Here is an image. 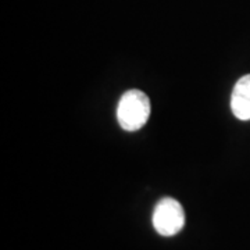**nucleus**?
Wrapping results in <instances>:
<instances>
[{"instance_id":"f257e3e1","label":"nucleus","mask_w":250,"mask_h":250,"mask_svg":"<svg viewBox=\"0 0 250 250\" xmlns=\"http://www.w3.org/2000/svg\"><path fill=\"white\" fill-rule=\"evenodd\" d=\"M152 113V106L147 95L139 89L126 90L117 106V120L120 126L134 132L147 123Z\"/></svg>"},{"instance_id":"7ed1b4c3","label":"nucleus","mask_w":250,"mask_h":250,"mask_svg":"<svg viewBox=\"0 0 250 250\" xmlns=\"http://www.w3.org/2000/svg\"><path fill=\"white\" fill-rule=\"evenodd\" d=\"M231 110L238 120H250V74L236 81L231 95Z\"/></svg>"},{"instance_id":"f03ea898","label":"nucleus","mask_w":250,"mask_h":250,"mask_svg":"<svg viewBox=\"0 0 250 250\" xmlns=\"http://www.w3.org/2000/svg\"><path fill=\"white\" fill-rule=\"evenodd\" d=\"M153 227L163 236H174L185 225V211L178 200L164 197L153 211Z\"/></svg>"}]
</instances>
